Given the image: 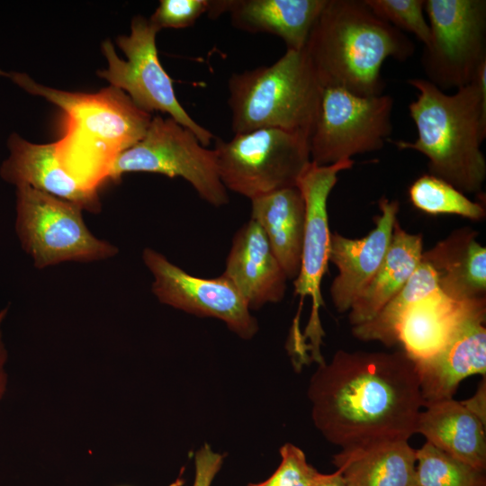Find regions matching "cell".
Masks as SVG:
<instances>
[{"instance_id":"6da1fadb","label":"cell","mask_w":486,"mask_h":486,"mask_svg":"<svg viewBox=\"0 0 486 486\" xmlns=\"http://www.w3.org/2000/svg\"><path fill=\"white\" fill-rule=\"evenodd\" d=\"M308 398L315 427L341 449L409 440L423 408L415 363L402 349L338 350L312 374Z\"/></svg>"},{"instance_id":"7a4b0ae2","label":"cell","mask_w":486,"mask_h":486,"mask_svg":"<svg viewBox=\"0 0 486 486\" xmlns=\"http://www.w3.org/2000/svg\"><path fill=\"white\" fill-rule=\"evenodd\" d=\"M409 85L418 91L409 104L417 129L414 141H394L399 149L427 157L428 174L462 193L484 197L486 159L481 145L486 137V61L472 83L449 94L423 78Z\"/></svg>"},{"instance_id":"3957f363","label":"cell","mask_w":486,"mask_h":486,"mask_svg":"<svg viewBox=\"0 0 486 486\" xmlns=\"http://www.w3.org/2000/svg\"><path fill=\"white\" fill-rule=\"evenodd\" d=\"M304 49L322 87L375 96L385 86L383 62L388 58L406 61L415 45L375 15L364 0H327Z\"/></svg>"},{"instance_id":"277c9868","label":"cell","mask_w":486,"mask_h":486,"mask_svg":"<svg viewBox=\"0 0 486 486\" xmlns=\"http://www.w3.org/2000/svg\"><path fill=\"white\" fill-rule=\"evenodd\" d=\"M28 92L58 105L65 114V134L56 145L61 166L82 184L97 189L114 158L140 141L152 119L123 91L110 86L97 94L46 87L26 75L13 74Z\"/></svg>"},{"instance_id":"5b68a950","label":"cell","mask_w":486,"mask_h":486,"mask_svg":"<svg viewBox=\"0 0 486 486\" xmlns=\"http://www.w3.org/2000/svg\"><path fill=\"white\" fill-rule=\"evenodd\" d=\"M228 89L234 134L275 128L310 140L323 87L305 49L286 50L271 66L232 74Z\"/></svg>"},{"instance_id":"8992f818","label":"cell","mask_w":486,"mask_h":486,"mask_svg":"<svg viewBox=\"0 0 486 486\" xmlns=\"http://www.w3.org/2000/svg\"><path fill=\"white\" fill-rule=\"evenodd\" d=\"M213 149L225 188L250 200L297 186L311 162L306 138L275 128L216 139Z\"/></svg>"},{"instance_id":"52a82bcc","label":"cell","mask_w":486,"mask_h":486,"mask_svg":"<svg viewBox=\"0 0 486 486\" xmlns=\"http://www.w3.org/2000/svg\"><path fill=\"white\" fill-rule=\"evenodd\" d=\"M82 211L31 186H16V234L37 268L67 261H99L118 253L117 247L88 230Z\"/></svg>"},{"instance_id":"ba28073f","label":"cell","mask_w":486,"mask_h":486,"mask_svg":"<svg viewBox=\"0 0 486 486\" xmlns=\"http://www.w3.org/2000/svg\"><path fill=\"white\" fill-rule=\"evenodd\" d=\"M129 172L179 176L210 204L220 207L229 202L214 149L203 146L191 130L170 117H153L144 137L114 158L107 178L117 181Z\"/></svg>"},{"instance_id":"9c48e42d","label":"cell","mask_w":486,"mask_h":486,"mask_svg":"<svg viewBox=\"0 0 486 486\" xmlns=\"http://www.w3.org/2000/svg\"><path fill=\"white\" fill-rule=\"evenodd\" d=\"M430 29L421 58L427 80L445 91L472 82L486 61L485 0H425Z\"/></svg>"},{"instance_id":"30bf717a","label":"cell","mask_w":486,"mask_h":486,"mask_svg":"<svg viewBox=\"0 0 486 486\" xmlns=\"http://www.w3.org/2000/svg\"><path fill=\"white\" fill-rule=\"evenodd\" d=\"M393 98L360 96L323 87L319 114L309 140L310 161L328 166L383 148L392 131Z\"/></svg>"},{"instance_id":"8fae6325","label":"cell","mask_w":486,"mask_h":486,"mask_svg":"<svg viewBox=\"0 0 486 486\" xmlns=\"http://www.w3.org/2000/svg\"><path fill=\"white\" fill-rule=\"evenodd\" d=\"M354 163L353 159L328 166L310 162L297 184L305 203V229L300 271L293 280L294 295L300 297L301 307L306 297L311 302L310 320L300 340L298 358L302 362L313 360L319 364L324 362L320 354L324 331L320 308L323 305L320 284L328 271L331 233L327 204L338 174L350 169Z\"/></svg>"},{"instance_id":"7c38bea8","label":"cell","mask_w":486,"mask_h":486,"mask_svg":"<svg viewBox=\"0 0 486 486\" xmlns=\"http://www.w3.org/2000/svg\"><path fill=\"white\" fill-rule=\"evenodd\" d=\"M159 31L148 19L136 16L132 19L130 34L120 36L117 44L127 57L121 59L109 40L103 42L104 55L108 68L97 71L111 86L124 90L141 110L167 113L184 127L191 130L200 142L207 147L214 135L198 124L182 107L173 87V81L161 66L156 46Z\"/></svg>"},{"instance_id":"4fadbf2b","label":"cell","mask_w":486,"mask_h":486,"mask_svg":"<svg viewBox=\"0 0 486 486\" xmlns=\"http://www.w3.org/2000/svg\"><path fill=\"white\" fill-rule=\"evenodd\" d=\"M142 259L153 275L152 292L160 302L199 317L219 319L244 339L253 338L257 332L256 320L225 275L216 278L192 275L149 248L143 250Z\"/></svg>"},{"instance_id":"5bb4252c","label":"cell","mask_w":486,"mask_h":486,"mask_svg":"<svg viewBox=\"0 0 486 486\" xmlns=\"http://www.w3.org/2000/svg\"><path fill=\"white\" fill-rule=\"evenodd\" d=\"M486 297L473 299L458 328L434 356L414 362L423 407L452 399L465 378L486 376Z\"/></svg>"},{"instance_id":"9a60e30c","label":"cell","mask_w":486,"mask_h":486,"mask_svg":"<svg viewBox=\"0 0 486 486\" xmlns=\"http://www.w3.org/2000/svg\"><path fill=\"white\" fill-rule=\"evenodd\" d=\"M380 214L374 229L362 238H349L330 233L328 262L338 269L329 294L338 312L348 311L369 284L388 251L400 209L397 200L382 196L378 202Z\"/></svg>"},{"instance_id":"2e32d148","label":"cell","mask_w":486,"mask_h":486,"mask_svg":"<svg viewBox=\"0 0 486 486\" xmlns=\"http://www.w3.org/2000/svg\"><path fill=\"white\" fill-rule=\"evenodd\" d=\"M10 155L1 167L4 180L16 186L28 185L98 213V191L71 176L59 163L55 143H31L14 133L8 140Z\"/></svg>"},{"instance_id":"e0dca14e","label":"cell","mask_w":486,"mask_h":486,"mask_svg":"<svg viewBox=\"0 0 486 486\" xmlns=\"http://www.w3.org/2000/svg\"><path fill=\"white\" fill-rule=\"evenodd\" d=\"M249 310L283 300L287 276L260 226L250 219L236 233L222 274Z\"/></svg>"},{"instance_id":"ac0fdd59","label":"cell","mask_w":486,"mask_h":486,"mask_svg":"<svg viewBox=\"0 0 486 486\" xmlns=\"http://www.w3.org/2000/svg\"><path fill=\"white\" fill-rule=\"evenodd\" d=\"M327 0H223L234 27L281 38L286 50L305 48Z\"/></svg>"},{"instance_id":"d6986e66","label":"cell","mask_w":486,"mask_h":486,"mask_svg":"<svg viewBox=\"0 0 486 486\" xmlns=\"http://www.w3.org/2000/svg\"><path fill=\"white\" fill-rule=\"evenodd\" d=\"M470 227L454 230L421 259L434 269L439 290L454 301L486 295V248Z\"/></svg>"},{"instance_id":"ffe728a7","label":"cell","mask_w":486,"mask_h":486,"mask_svg":"<svg viewBox=\"0 0 486 486\" xmlns=\"http://www.w3.org/2000/svg\"><path fill=\"white\" fill-rule=\"evenodd\" d=\"M419 412L416 433L449 455L478 469H486L485 424L462 401L433 402Z\"/></svg>"},{"instance_id":"44dd1931","label":"cell","mask_w":486,"mask_h":486,"mask_svg":"<svg viewBox=\"0 0 486 486\" xmlns=\"http://www.w3.org/2000/svg\"><path fill=\"white\" fill-rule=\"evenodd\" d=\"M416 461L408 440L345 448L332 458L346 486H416Z\"/></svg>"},{"instance_id":"7402d4cb","label":"cell","mask_w":486,"mask_h":486,"mask_svg":"<svg viewBox=\"0 0 486 486\" xmlns=\"http://www.w3.org/2000/svg\"><path fill=\"white\" fill-rule=\"evenodd\" d=\"M251 201V218L264 231L288 280L300 271L305 229V203L297 186Z\"/></svg>"},{"instance_id":"603a6c76","label":"cell","mask_w":486,"mask_h":486,"mask_svg":"<svg viewBox=\"0 0 486 486\" xmlns=\"http://www.w3.org/2000/svg\"><path fill=\"white\" fill-rule=\"evenodd\" d=\"M472 300L454 301L440 290L421 299L404 316L398 344L414 362L434 356L454 335Z\"/></svg>"},{"instance_id":"cb8c5ba5","label":"cell","mask_w":486,"mask_h":486,"mask_svg":"<svg viewBox=\"0 0 486 486\" xmlns=\"http://www.w3.org/2000/svg\"><path fill=\"white\" fill-rule=\"evenodd\" d=\"M423 251L422 235L407 232L397 219L382 265L348 310L353 327L373 319L405 286L418 266Z\"/></svg>"},{"instance_id":"d4e9b609","label":"cell","mask_w":486,"mask_h":486,"mask_svg":"<svg viewBox=\"0 0 486 486\" xmlns=\"http://www.w3.org/2000/svg\"><path fill=\"white\" fill-rule=\"evenodd\" d=\"M438 290L434 269L421 259L405 286L373 319L352 327V334L362 341H378L393 346L398 344L399 328L406 313L418 301Z\"/></svg>"},{"instance_id":"484cf974","label":"cell","mask_w":486,"mask_h":486,"mask_svg":"<svg viewBox=\"0 0 486 486\" xmlns=\"http://www.w3.org/2000/svg\"><path fill=\"white\" fill-rule=\"evenodd\" d=\"M409 197L417 209L431 215H458L474 221L486 216L482 202L469 199L450 184L429 174L410 184Z\"/></svg>"},{"instance_id":"4316f807","label":"cell","mask_w":486,"mask_h":486,"mask_svg":"<svg viewBox=\"0 0 486 486\" xmlns=\"http://www.w3.org/2000/svg\"><path fill=\"white\" fill-rule=\"evenodd\" d=\"M416 486H486L478 470L426 442L416 450Z\"/></svg>"},{"instance_id":"83f0119b","label":"cell","mask_w":486,"mask_h":486,"mask_svg":"<svg viewBox=\"0 0 486 486\" xmlns=\"http://www.w3.org/2000/svg\"><path fill=\"white\" fill-rule=\"evenodd\" d=\"M382 20L416 36L424 46L429 42L430 29L425 18V0H364Z\"/></svg>"},{"instance_id":"f1b7e54d","label":"cell","mask_w":486,"mask_h":486,"mask_svg":"<svg viewBox=\"0 0 486 486\" xmlns=\"http://www.w3.org/2000/svg\"><path fill=\"white\" fill-rule=\"evenodd\" d=\"M281 463L266 481L248 486H314L321 474L307 460L303 451L287 443L280 448Z\"/></svg>"},{"instance_id":"f546056e","label":"cell","mask_w":486,"mask_h":486,"mask_svg":"<svg viewBox=\"0 0 486 486\" xmlns=\"http://www.w3.org/2000/svg\"><path fill=\"white\" fill-rule=\"evenodd\" d=\"M210 4L211 0H161L148 21L158 31L187 28L208 13Z\"/></svg>"},{"instance_id":"4dcf8cb0","label":"cell","mask_w":486,"mask_h":486,"mask_svg":"<svg viewBox=\"0 0 486 486\" xmlns=\"http://www.w3.org/2000/svg\"><path fill=\"white\" fill-rule=\"evenodd\" d=\"M222 463V454L214 452L209 445L202 446L194 458L195 475L193 486H211Z\"/></svg>"},{"instance_id":"1f68e13d","label":"cell","mask_w":486,"mask_h":486,"mask_svg":"<svg viewBox=\"0 0 486 486\" xmlns=\"http://www.w3.org/2000/svg\"><path fill=\"white\" fill-rule=\"evenodd\" d=\"M462 402L486 425V377L480 382L474 395Z\"/></svg>"},{"instance_id":"d6a6232c","label":"cell","mask_w":486,"mask_h":486,"mask_svg":"<svg viewBox=\"0 0 486 486\" xmlns=\"http://www.w3.org/2000/svg\"><path fill=\"white\" fill-rule=\"evenodd\" d=\"M8 307L0 310V400L4 397L7 388V374L4 365L7 360V351L2 340L1 326L7 315Z\"/></svg>"},{"instance_id":"836d02e7","label":"cell","mask_w":486,"mask_h":486,"mask_svg":"<svg viewBox=\"0 0 486 486\" xmlns=\"http://www.w3.org/2000/svg\"><path fill=\"white\" fill-rule=\"evenodd\" d=\"M314 486H346L340 472L336 470L332 473H322Z\"/></svg>"}]
</instances>
